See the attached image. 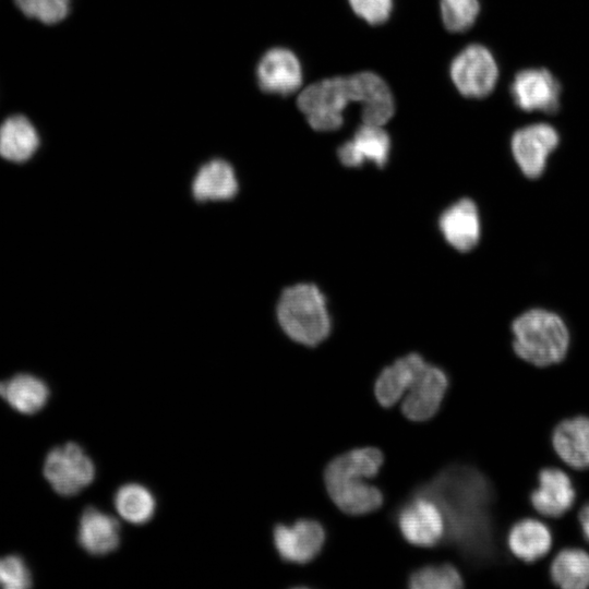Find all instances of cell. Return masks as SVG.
Listing matches in <instances>:
<instances>
[{
  "instance_id": "cell-4",
  "label": "cell",
  "mask_w": 589,
  "mask_h": 589,
  "mask_svg": "<svg viewBox=\"0 0 589 589\" xmlns=\"http://www.w3.org/2000/svg\"><path fill=\"white\" fill-rule=\"evenodd\" d=\"M276 316L290 339L308 347L321 344L332 329L326 299L313 284L286 288L278 299Z\"/></svg>"
},
{
  "instance_id": "cell-1",
  "label": "cell",
  "mask_w": 589,
  "mask_h": 589,
  "mask_svg": "<svg viewBox=\"0 0 589 589\" xmlns=\"http://www.w3.org/2000/svg\"><path fill=\"white\" fill-rule=\"evenodd\" d=\"M413 492L438 505L445 519L444 540L465 561L473 567L502 564L522 575L524 563L507 551L506 533L494 516L495 485L483 471L471 465H450Z\"/></svg>"
},
{
  "instance_id": "cell-14",
  "label": "cell",
  "mask_w": 589,
  "mask_h": 589,
  "mask_svg": "<svg viewBox=\"0 0 589 589\" xmlns=\"http://www.w3.org/2000/svg\"><path fill=\"white\" fill-rule=\"evenodd\" d=\"M509 554L526 564L544 560L553 550V532L538 516H525L514 521L505 536Z\"/></svg>"
},
{
  "instance_id": "cell-10",
  "label": "cell",
  "mask_w": 589,
  "mask_h": 589,
  "mask_svg": "<svg viewBox=\"0 0 589 589\" xmlns=\"http://www.w3.org/2000/svg\"><path fill=\"white\" fill-rule=\"evenodd\" d=\"M560 144L557 130L545 122H536L516 130L510 139L515 163L528 179H538L545 170L550 155Z\"/></svg>"
},
{
  "instance_id": "cell-29",
  "label": "cell",
  "mask_w": 589,
  "mask_h": 589,
  "mask_svg": "<svg viewBox=\"0 0 589 589\" xmlns=\"http://www.w3.org/2000/svg\"><path fill=\"white\" fill-rule=\"evenodd\" d=\"M21 12L44 24H57L70 11V0H14Z\"/></svg>"
},
{
  "instance_id": "cell-23",
  "label": "cell",
  "mask_w": 589,
  "mask_h": 589,
  "mask_svg": "<svg viewBox=\"0 0 589 589\" xmlns=\"http://www.w3.org/2000/svg\"><path fill=\"white\" fill-rule=\"evenodd\" d=\"M192 194L200 202L227 201L239 190L238 179L232 166L219 158L203 164L191 185Z\"/></svg>"
},
{
  "instance_id": "cell-8",
  "label": "cell",
  "mask_w": 589,
  "mask_h": 589,
  "mask_svg": "<svg viewBox=\"0 0 589 589\" xmlns=\"http://www.w3.org/2000/svg\"><path fill=\"white\" fill-rule=\"evenodd\" d=\"M500 69L492 51L483 45L465 47L452 61L450 77L458 92L468 98H484L498 81Z\"/></svg>"
},
{
  "instance_id": "cell-15",
  "label": "cell",
  "mask_w": 589,
  "mask_h": 589,
  "mask_svg": "<svg viewBox=\"0 0 589 589\" xmlns=\"http://www.w3.org/2000/svg\"><path fill=\"white\" fill-rule=\"evenodd\" d=\"M551 443L564 468L576 472L589 470V416L561 420L552 431Z\"/></svg>"
},
{
  "instance_id": "cell-19",
  "label": "cell",
  "mask_w": 589,
  "mask_h": 589,
  "mask_svg": "<svg viewBox=\"0 0 589 589\" xmlns=\"http://www.w3.org/2000/svg\"><path fill=\"white\" fill-rule=\"evenodd\" d=\"M389 152L387 132L382 127L362 123L353 137L338 148L337 155L347 167H359L366 161L383 167L388 161Z\"/></svg>"
},
{
  "instance_id": "cell-16",
  "label": "cell",
  "mask_w": 589,
  "mask_h": 589,
  "mask_svg": "<svg viewBox=\"0 0 589 589\" xmlns=\"http://www.w3.org/2000/svg\"><path fill=\"white\" fill-rule=\"evenodd\" d=\"M256 77L262 91L287 96L301 86V63L291 50L275 47L267 50L260 59Z\"/></svg>"
},
{
  "instance_id": "cell-26",
  "label": "cell",
  "mask_w": 589,
  "mask_h": 589,
  "mask_svg": "<svg viewBox=\"0 0 589 589\" xmlns=\"http://www.w3.org/2000/svg\"><path fill=\"white\" fill-rule=\"evenodd\" d=\"M113 504L118 514L133 525H143L151 520L156 508L152 492L139 483L120 486L115 494Z\"/></svg>"
},
{
  "instance_id": "cell-2",
  "label": "cell",
  "mask_w": 589,
  "mask_h": 589,
  "mask_svg": "<svg viewBox=\"0 0 589 589\" xmlns=\"http://www.w3.org/2000/svg\"><path fill=\"white\" fill-rule=\"evenodd\" d=\"M384 456L378 448L350 449L332 459L324 471L327 493L335 505L348 515H365L378 509L382 491L366 480L375 477Z\"/></svg>"
},
{
  "instance_id": "cell-28",
  "label": "cell",
  "mask_w": 589,
  "mask_h": 589,
  "mask_svg": "<svg viewBox=\"0 0 589 589\" xmlns=\"http://www.w3.org/2000/svg\"><path fill=\"white\" fill-rule=\"evenodd\" d=\"M479 0H441V15L447 31L460 33L469 29L480 14Z\"/></svg>"
},
{
  "instance_id": "cell-17",
  "label": "cell",
  "mask_w": 589,
  "mask_h": 589,
  "mask_svg": "<svg viewBox=\"0 0 589 589\" xmlns=\"http://www.w3.org/2000/svg\"><path fill=\"white\" fill-rule=\"evenodd\" d=\"M356 103L362 106L363 123L383 127L393 117L395 103L386 82L373 72L350 75Z\"/></svg>"
},
{
  "instance_id": "cell-12",
  "label": "cell",
  "mask_w": 589,
  "mask_h": 589,
  "mask_svg": "<svg viewBox=\"0 0 589 589\" xmlns=\"http://www.w3.org/2000/svg\"><path fill=\"white\" fill-rule=\"evenodd\" d=\"M273 540L283 561L305 564L313 561L322 551L326 532L315 519H299L291 525H277L274 528Z\"/></svg>"
},
{
  "instance_id": "cell-27",
  "label": "cell",
  "mask_w": 589,
  "mask_h": 589,
  "mask_svg": "<svg viewBox=\"0 0 589 589\" xmlns=\"http://www.w3.org/2000/svg\"><path fill=\"white\" fill-rule=\"evenodd\" d=\"M464 585L460 572L449 563L422 566L408 577L412 589H459Z\"/></svg>"
},
{
  "instance_id": "cell-7",
  "label": "cell",
  "mask_w": 589,
  "mask_h": 589,
  "mask_svg": "<svg viewBox=\"0 0 589 589\" xmlns=\"http://www.w3.org/2000/svg\"><path fill=\"white\" fill-rule=\"evenodd\" d=\"M401 537L410 544L435 546L445 537V519L438 505L426 495L413 492L395 513Z\"/></svg>"
},
{
  "instance_id": "cell-31",
  "label": "cell",
  "mask_w": 589,
  "mask_h": 589,
  "mask_svg": "<svg viewBox=\"0 0 589 589\" xmlns=\"http://www.w3.org/2000/svg\"><path fill=\"white\" fill-rule=\"evenodd\" d=\"M353 12L371 25L386 22L392 13L393 0H348Z\"/></svg>"
},
{
  "instance_id": "cell-3",
  "label": "cell",
  "mask_w": 589,
  "mask_h": 589,
  "mask_svg": "<svg viewBox=\"0 0 589 589\" xmlns=\"http://www.w3.org/2000/svg\"><path fill=\"white\" fill-rule=\"evenodd\" d=\"M512 349L524 363L546 369L564 362L570 351V333L564 320L545 309H531L512 323Z\"/></svg>"
},
{
  "instance_id": "cell-32",
  "label": "cell",
  "mask_w": 589,
  "mask_h": 589,
  "mask_svg": "<svg viewBox=\"0 0 589 589\" xmlns=\"http://www.w3.org/2000/svg\"><path fill=\"white\" fill-rule=\"evenodd\" d=\"M577 514L581 536L589 550V501L582 503L577 509H573Z\"/></svg>"
},
{
  "instance_id": "cell-13",
  "label": "cell",
  "mask_w": 589,
  "mask_h": 589,
  "mask_svg": "<svg viewBox=\"0 0 589 589\" xmlns=\"http://www.w3.org/2000/svg\"><path fill=\"white\" fill-rule=\"evenodd\" d=\"M448 385L446 372L428 362L402 397V414L416 422L431 419L440 410Z\"/></svg>"
},
{
  "instance_id": "cell-9",
  "label": "cell",
  "mask_w": 589,
  "mask_h": 589,
  "mask_svg": "<svg viewBox=\"0 0 589 589\" xmlns=\"http://www.w3.org/2000/svg\"><path fill=\"white\" fill-rule=\"evenodd\" d=\"M509 94L515 106L526 112L554 115L561 108V82L545 68L519 70L510 82Z\"/></svg>"
},
{
  "instance_id": "cell-11",
  "label": "cell",
  "mask_w": 589,
  "mask_h": 589,
  "mask_svg": "<svg viewBox=\"0 0 589 589\" xmlns=\"http://www.w3.org/2000/svg\"><path fill=\"white\" fill-rule=\"evenodd\" d=\"M576 501L577 491L566 468L546 466L540 469L537 485L529 495L536 516L546 521L558 519L575 507Z\"/></svg>"
},
{
  "instance_id": "cell-21",
  "label": "cell",
  "mask_w": 589,
  "mask_h": 589,
  "mask_svg": "<svg viewBox=\"0 0 589 589\" xmlns=\"http://www.w3.org/2000/svg\"><path fill=\"white\" fill-rule=\"evenodd\" d=\"M120 525L112 516L89 506L81 515L77 541L92 555H106L120 544Z\"/></svg>"
},
{
  "instance_id": "cell-22",
  "label": "cell",
  "mask_w": 589,
  "mask_h": 589,
  "mask_svg": "<svg viewBox=\"0 0 589 589\" xmlns=\"http://www.w3.org/2000/svg\"><path fill=\"white\" fill-rule=\"evenodd\" d=\"M554 588L589 589V550L565 546L543 560Z\"/></svg>"
},
{
  "instance_id": "cell-18",
  "label": "cell",
  "mask_w": 589,
  "mask_h": 589,
  "mask_svg": "<svg viewBox=\"0 0 589 589\" xmlns=\"http://www.w3.org/2000/svg\"><path fill=\"white\" fill-rule=\"evenodd\" d=\"M438 225L445 240L460 252L472 250L480 240V216L477 205L470 199H461L447 207Z\"/></svg>"
},
{
  "instance_id": "cell-30",
  "label": "cell",
  "mask_w": 589,
  "mask_h": 589,
  "mask_svg": "<svg viewBox=\"0 0 589 589\" xmlns=\"http://www.w3.org/2000/svg\"><path fill=\"white\" fill-rule=\"evenodd\" d=\"M32 574L22 556L10 554L0 557V587L26 589L32 587Z\"/></svg>"
},
{
  "instance_id": "cell-6",
  "label": "cell",
  "mask_w": 589,
  "mask_h": 589,
  "mask_svg": "<svg viewBox=\"0 0 589 589\" xmlns=\"http://www.w3.org/2000/svg\"><path fill=\"white\" fill-rule=\"evenodd\" d=\"M44 476L56 493L74 496L93 482L95 466L79 444L69 442L49 450Z\"/></svg>"
},
{
  "instance_id": "cell-5",
  "label": "cell",
  "mask_w": 589,
  "mask_h": 589,
  "mask_svg": "<svg viewBox=\"0 0 589 589\" xmlns=\"http://www.w3.org/2000/svg\"><path fill=\"white\" fill-rule=\"evenodd\" d=\"M354 101L350 76L325 79L304 88L298 107L310 127L320 132L335 131L344 123V110Z\"/></svg>"
},
{
  "instance_id": "cell-25",
  "label": "cell",
  "mask_w": 589,
  "mask_h": 589,
  "mask_svg": "<svg viewBox=\"0 0 589 589\" xmlns=\"http://www.w3.org/2000/svg\"><path fill=\"white\" fill-rule=\"evenodd\" d=\"M39 146L33 123L22 115L7 118L0 125V156L9 161L28 160Z\"/></svg>"
},
{
  "instance_id": "cell-20",
  "label": "cell",
  "mask_w": 589,
  "mask_h": 589,
  "mask_svg": "<svg viewBox=\"0 0 589 589\" xmlns=\"http://www.w3.org/2000/svg\"><path fill=\"white\" fill-rule=\"evenodd\" d=\"M428 362L419 353H409L382 370L374 384L378 404L393 407L413 384Z\"/></svg>"
},
{
  "instance_id": "cell-24",
  "label": "cell",
  "mask_w": 589,
  "mask_h": 589,
  "mask_svg": "<svg viewBox=\"0 0 589 589\" xmlns=\"http://www.w3.org/2000/svg\"><path fill=\"white\" fill-rule=\"evenodd\" d=\"M49 395L48 385L32 374L21 373L0 382V397L23 414L40 411L46 406Z\"/></svg>"
}]
</instances>
